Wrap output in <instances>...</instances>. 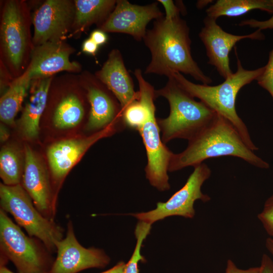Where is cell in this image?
Returning a JSON list of instances; mask_svg holds the SVG:
<instances>
[{"instance_id":"1","label":"cell","mask_w":273,"mask_h":273,"mask_svg":"<svg viewBox=\"0 0 273 273\" xmlns=\"http://www.w3.org/2000/svg\"><path fill=\"white\" fill-rule=\"evenodd\" d=\"M151 53V60L145 74L164 75L175 73L189 75L203 84L212 79L200 68L191 54L190 28L180 16L170 20H155L143 39Z\"/></svg>"},{"instance_id":"2","label":"cell","mask_w":273,"mask_h":273,"mask_svg":"<svg viewBox=\"0 0 273 273\" xmlns=\"http://www.w3.org/2000/svg\"><path fill=\"white\" fill-rule=\"evenodd\" d=\"M233 156L260 168H268V163L257 156L246 144L234 126L217 114L212 123L188 141L183 152L173 153L168 171L195 166L210 158Z\"/></svg>"},{"instance_id":"3","label":"cell","mask_w":273,"mask_h":273,"mask_svg":"<svg viewBox=\"0 0 273 273\" xmlns=\"http://www.w3.org/2000/svg\"><path fill=\"white\" fill-rule=\"evenodd\" d=\"M235 73L215 86L196 84L188 80L180 73L172 75L177 83L194 98H198L217 114L228 120L236 129L247 146L253 151L258 148L252 142L245 123L236 110V100L240 90L245 85L256 80L264 66L255 70L244 69L238 57Z\"/></svg>"},{"instance_id":"4","label":"cell","mask_w":273,"mask_h":273,"mask_svg":"<svg viewBox=\"0 0 273 273\" xmlns=\"http://www.w3.org/2000/svg\"><path fill=\"white\" fill-rule=\"evenodd\" d=\"M165 86L155 90L156 99L165 98L170 107L169 115L157 118L165 144L175 139L188 141L210 125L217 113L201 101H197L183 89L172 77L168 78Z\"/></svg>"},{"instance_id":"5","label":"cell","mask_w":273,"mask_h":273,"mask_svg":"<svg viewBox=\"0 0 273 273\" xmlns=\"http://www.w3.org/2000/svg\"><path fill=\"white\" fill-rule=\"evenodd\" d=\"M0 204L1 209L11 214L29 236L38 239L50 252L56 251L57 243L64 238V229L40 213L21 184L1 183Z\"/></svg>"},{"instance_id":"6","label":"cell","mask_w":273,"mask_h":273,"mask_svg":"<svg viewBox=\"0 0 273 273\" xmlns=\"http://www.w3.org/2000/svg\"><path fill=\"white\" fill-rule=\"evenodd\" d=\"M26 236L0 209L1 265L10 260L18 273H47L54 261L37 239Z\"/></svg>"},{"instance_id":"7","label":"cell","mask_w":273,"mask_h":273,"mask_svg":"<svg viewBox=\"0 0 273 273\" xmlns=\"http://www.w3.org/2000/svg\"><path fill=\"white\" fill-rule=\"evenodd\" d=\"M211 174L210 168L204 163L195 166L184 186L167 201L158 202L156 208L154 210L131 215L139 221L151 224L171 216L193 218L195 214L194 208L195 202L200 200L206 202L210 200L208 195L203 193L201 187L210 177Z\"/></svg>"},{"instance_id":"8","label":"cell","mask_w":273,"mask_h":273,"mask_svg":"<svg viewBox=\"0 0 273 273\" xmlns=\"http://www.w3.org/2000/svg\"><path fill=\"white\" fill-rule=\"evenodd\" d=\"M56 251L49 273H78L90 268H103L110 260L103 250L82 246L76 238L71 221L67 224L65 237L57 243Z\"/></svg>"},{"instance_id":"9","label":"cell","mask_w":273,"mask_h":273,"mask_svg":"<svg viewBox=\"0 0 273 273\" xmlns=\"http://www.w3.org/2000/svg\"><path fill=\"white\" fill-rule=\"evenodd\" d=\"M164 16L157 1L141 6L132 4L127 0H117L114 10L100 29L105 32L128 34L141 41L146 35L148 23Z\"/></svg>"},{"instance_id":"10","label":"cell","mask_w":273,"mask_h":273,"mask_svg":"<svg viewBox=\"0 0 273 273\" xmlns=\"http://www.w3.org/2000/svg\"><path fill=\"white\" fill-rule=\"evenodd\" d=\"M138 131L146 151L147 163L145 171L147 179L159 191L169 190L170 185L167 173L173 153L162 140L155 111L151 113Z\"/></svg>"},{"instance_id":"11","label":"cell","mask_w":273,"mask_h":273,"mask_svg":"<svg viewBox=\"0 0 273 273\" xmlns=\"http://www.w3.org/2000/svg\"><path fill=\"white\" fill-rule=\"evenodd\" d=\"M203 23L199 36L206 49L208 63L214 66L224 79L233 74L230 66L229 54L236 43L246 38L261 40L264 38L259 29L242 35L228 33L217 24L216 19L208 16L204 18Z\"/></svg>"},{"instance_id":"12","label":"cell","mask_w":273,"mask_h":273,"mask_svg":"<svg viewBox=\"0 0 273 273\" xmlns=\"http://www.w3.org/2000/svg\"><path fill=\"white\" fill-rule=\"evenodd\" d=\"M75 5L66 0H48L33 17V42L36 46L60 41L74 21Z\"/></svg>"},{"instance_id":"13","label":"cell","mask_w":273,"mask_h":273,"mask_svg":"<svg viewBox=\"0 0 273 273\" xmlns=\"http://www.w3.org/2000/svg\"><path fill=\"white\" fill-rule=\"evenodd\" d=\"M24 164L22 186L40 213L54 220L56 209L48 173L38 156L26 145Z\"/></svg>"},{"instance_id":"14","label":"cell","mask_w":273,"mask_h":273,"mask_svg":"<svg viewBox=\"0 0 273 273\" xmlns=\"http://www.w3.org/2000/svg\"><path fill=\"white\" fill-rule=\"evenodd\" d=\"M72 51V49L62 40L36 46L32 52L28 67L20 77L31 81L32 79L50 77L62 71H79L80 65L69 60Z\"/></svg>"},{"instance_id":"15","label":"cell","mask_w":273,"mask_h":273,"mask_svg":"<svg viewBox=\"0 0 273 273\" xmlns=\"http://www.w3.org/2000/svg\"><path fill=\"white\" fill-rule=\"evenodd\" d=\"M124 128L113 125L81 139L63 140L51 146L47 151L50 167L53 177L63 179L78 159L99 140Z\"/></svg>"},{"instance_id":"16","label":"cell","mask_w":273,"mask_h":273,"mask_svg":"<svg viewBox=\"0 0 273 273\" xmlns=\"http://www.w3.org/2000/svg\"><path fill=\"white\" fill-rule=\"evenodd\" d=\"M2 46L11 64L18 69L22 64L28 43V34L24 13L18 2H7L1 21Z\"/></svg>"},{"instance_id":"17","label":"cell","mask_w":273,"mask_h":273,"mask_svg":"<svg viewBox=\"0 0 273 273\" xmlns=\"http://www.w3.org/2000/svg\"><path fill=\"white\" fill-rule=\"evenodd\" d=\"M87 78V97L90 104L87 129L100 131L117 124L124 125L122 108L115 96L111 95L97 77L89 76Z\"/></svg>"},{"instance_id":"18","label":"cell","mask_w":273,"mask_h":273,"mask_svg":"<svg viewBox=\"0 0 273 273\" xmlns=\"http://www.w3.org/2000/svg\"><path fill=\"white\" fill-rule=\"evenodd\" d=\"M96 77L115 96L122 110L139 99V92L134 89L133 80L119 50L114 49L110 52L101 69L96 72Z\"/></svg>"},{"instance_id":"19","label":"cell","mask_w":273,"mask_h":273,"mask_svg":"<svg viewBox=\"0 0 273 273\" xmlns=\"http://www.w3.org/2000/svg\"><path fill=\"white\" fill-rule=\"evenodd\" d=\"M39 79L19 120L21 132L24 137L29 140L35 139L38 136L39 121L47 104L52 78Z\"/></svg>"},{"instance_id":"20","label":"cell","mask_w":273,"mask_h":273,"mask_svg":"<svg viewBox=\"0 0 273 273\" xmlns=\"http://www.w3.org/2000/svg\"><path fill=\"white\" fill-rule=\"evenodd\" d=\"M115 0H76L75 5L74 24L83 29L95 23L100 26L114 10Z\"/></svg>"},{"instance_id":"21","label":"cell","mask_w":273,"mask_h":273,"mask_svg":"<svg viewBox=\"0 0 273 273\" xmlns=\"http://www.w3.org/2000/svg\"><path fill=\"white\" fill-rule=\"evenodd\" d=\"M255 9L273 13L271 2L268 0H218L206 13L207 16L216 20L222 16H240Z\"/></svg>"},{"instance_id":"22","label":"cell","mask_w":273,"mask_h":273,"mask_svg":"<svg viewBox=\"0 0 273 273\" xmlns=\"http://www.w3.org/2000/svg\"><path fill=\"white\" fill-rule=\"evenodd\" d=\"M30 81L19 77L14 80L0 100V119L12 125L26 95Z\"/></svg>"},{"instance_id":"23","label":"cell","mask_w":273,"mask_h":273,"mask_svg":"<svg viewBox=\"0 0 273 273\" xmlns=\"http://www.w3.org/2000/svg\"><path fill=\"white\" fill-rule=\"evenodd\" d=\"M84 114L81 101L75 95H69L58 105L54 115V124L60 129L73 127L80 123Z\"/></svg>"},{"instance_id":"24","label":"cell","mask_w":273,"mask_h":273,"mask_svg":"<svg viewBox=\"0 0 273 273\" xmlns=\"http://www.w3.org/2000/svg\"><path fill=\"white\" fill-rule=\"evenodd\" d=\"M22 161L19 150L12 146L4 147L0 153V176L3 184L14 186L21 184Z\"/></svg>"},{"instance_id":"25","label":"cell","mask_w":273,"mask_h":273,"mask_svg":"<svg viewBox=\"0 0 273 273\" xmlns=\"http://www.w3.org/2000/svg\"><path fill=\"white\" fill-rule=\"evenodd\" d=\"M151 225L143 221L138 222L134 231L136 244L131 258L125 264L123 273H139V261H146L145 257L141 253L142 243L150 233Z\"/></svg>"},{"instance_id":"26","label":"cell","mask_w":273,"mask_h":273,"mask_svg":"<svg viewBox=\"0 0 273 273\" xmlns=\"http://www.w3.org/2000/svg\"><path fill=\"white\" fill-rule=\"evenodd\" d=\"M257 217L265 231L273 238V194L266 200Z\"/></svg>"},{"instance_id":"27","label":"cell","mask_w":273,"mask_h":273,"mask_svg":"<svg viewBox=\"0 0 273 273\" xmlns=\"http://www.w3.org/2000/svg\"><path fill=\"white\" fill-rule=\"evenodd\" d=\"M257 83L266 89L273 99V49L270 52L267 64L256 79Z\"/></svg>"},{"instance_id":"28","label":"cell","mask_w":273,"mask_h":273,"mask_svg":"<svg viewBox=\"0 0 273 273\" xmlns=\"http://www.w3.org/2000/svg\"><path fill=\"white\" fill-rule=\"evenodd\" d=\"M165 10L164 18L170 20L180 16V13L186 12L184 5L181 1H176L175 3L172 0H158Z\"/></svg>"},{"instance_id":"29","label":"cell","mask_w":273,"mask_h":273,"mask_svg":"<svg viewBox=\"0 0 273 273\" xmlns=\"http://www.w3.org/2000/svg\"><path fill=\"white\" fill-rule=\"evenodd\" d=\"M273 7V0H271ZM238 25L240 26H249L252 28H257L261 30L265 29H273V15L269 19L265 21H259L250 19L241 21Z\"/></svg>"},{"instance_id":"30","label":"cell","mask_w":273,"mask_h":273,"mask_svg":"<svg viewBox=\"0 0 273 273\" xmlns=\"http://www.w3.org/2000/svg\"><path fill=\"white\" fill-rule=\"evenodd\" d=\"M260 267H253L247 269L238 268L235 263L231 260L227 261L225 273H259Z\"/></svg>"},{"instance_id":"31","label":"cell","mask_w":273,"mask_h":273,"mask_svg":"<svg viewBox=\"0 0 273 273\" xmlns=\"http://www.w3.org/2000/svg\"><path fill=\"white\" fill-rule=\"evenodd\" d=\"M259 273H273V260L266 254H263Z\"/></svg>"},{"instance_id":"32","label":"cell","mask_w":273,"mask_h":273,"mask_svg":"<svg viewBox=\"0 0 273 273\" xmlns=\"http://www.w3.org/2000/svg\"><path fill=\"white\" fill-rule=\"evenodd\" d=\"M90 38L98 46L105 43L108 39L105 32L100 29L93 31L90 34Z\"/></svg>"},{"instance_id":"33","label":"cell","mask_w":273,"mask_h":273,"mask_svg":"<svg viewBox=\"0 0 273 273\" xmlns=\"http://www.w3.org/2000/svg\"><path fill=\"white\" fill-rule=\"evenodd\" d=\"M99 46L90 38L86 39L82 44V51L88 54L95 56L98 51Z\"/></svg>"},{"instance_id":"34","label":"cell","mask_w":273,"mask_h":273,"mask_svg":"<svg viewBox=\"0 0 273 273\" xmlns=\"http://www.w3.org/2000/svg\"><path fill=\"white\" fill-rule=\"evenodd\" d=\"M125 264L124 262L120 261L113 267L101 273H123Z\"/></svg>"},{"instance_id":"35","label":"cell","mask_w":273,"mask_h":273,"mask_svg":"<svg viewBox=\"0 0 273 273\" xmlns=\"http://www.w3.org/2000/svg\"><path fill=\"white\" fill-rule=\"evenodd\" d=\"M0 139L1 142L6 141L9 136V131L4 125H1Z\"/></svg>"},{"instance_id":"36","label":"cell","mask_w":273,"mask_h":273,"mask_svg":"<svg viewBox=\"0 0 273 273\" xmlns=\"http://www.w3.org/2000/svg\"><path fill=\"white\" fill-rule=\"evenodd\" d=\"M265 246L273 256V238L269 237L266 239Z\"/></svg>"},{"instance_id":"37","label":"cell","mask_w":273,"mask_h":273,"mask_svg":"<svg viewBox=\"0 0 273 273\" xmlns=\"http://www.w3.org/2000/svg\"><path fill=\"white\" fill-rule=\"evenodd\" d=\"M211 1H198L197 3L196 6L199 9H201L206 6L209 4Z\"/></svg>"},{"instance_id":"38","label":"cell","mask_w":273,"mask_h":273,"mask_svg":"<svg viewBox=\"0 0 273 273\" xmlns=\"http://www.w3.org/2000/svg\"><path fill=\"white\" fill-rule=\"evenodd\" d=\"M0 273H15L6 267V265L0 266ZM47 273H49L47 272Z\"/></svg>"}]
</instances>
